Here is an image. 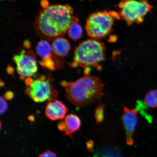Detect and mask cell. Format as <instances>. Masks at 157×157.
<instances>
[{"label":"cell","instance_id":"cell-1","mask_svg":"<svg viewBox=\"0 0 157 157\" xmlns=\"http://www.w3.org/2000/svg\"><path fill=\"white\" fill-rule=\"evenodd\" d=\"M73 13V9L69 5L51 6L43 10L35 20L37 34L50 40L63 36L72 23L78 21Z\"/></svg>","mask_w":157,"mask_h":157},{"label":"cell","instance_id":"cell-2","mask_svg":"<svg viewBox=\"0 0 157 157\" xmlns=\"http://www.w3.org/2000/svg\"><path fill=\"white\" fill-rule=\"evenodd\" d=\"M67 98L77 107L91 105L104 95L105 84L99 77L85 75L75 82L63 81Z\"/></svg>","mask_w":157,"mask_h":157},{"label":"cell","instance_id":"cell-3","mask_svg":"<svg viewBox=\"0 0 157 157\" xmlns=\"http://www.w3.org/2000/svg\"><path fill=\"white\" fill-rule=\"evenodd\" d=\"M106 48L103 43L95 39L84 41L76 48L73 61L69 65L73 68L93 66L99 70V64L105 60Z\"/></svg>","mask_w":157,"mask_h":157},{"label":"cell","instance_id":"cell-4","mask_svg":"<svg viewBox=\"0 0 157 157\" xmlns=\"http://www.w3.org/2000/svg\"><path fill=\"white\" fill-rule=\"evenodd\" d=\"M53 79L50 74L41 75L33 79L30 85L26 86L25 93L35 102L54 101L58 93L54 88Z\"/></svg>","mask_w":157,"mask_h":157},{"label":"cell","instance_id":"cell-5","mask_svg":"<svg viewBox=\"0 0 157 157\" xmlns=\"http://www.w3.org/2000/svg\"><path fill=\"white\" fill-rule=\"evenodd\" d=\"M113 19L109 11L92 13L88 17L86 25L88 36L96 40L109 34L113 31Z\"/></svg>","mask_w":157,"mask_h":157},{"label":"cell","instance_id":"cell-6","mask_svg":"<svg viewBox=\"0 0 157 157\" xmlns=\"http://www.w3.org/2000/svg\"><path fill=\"white\" fill-rule=\"evenodd\" d=\"M121 9L119 12L121 17L126 21L130 26L133 22L137 24L143 23V17L151 11L153 8L149 3L148 0H135L121 2L119 4Z\"/></svg>","mask_w":157,"mask_h":157},{"label":"cell","instance_id":"cell-7","mask_svg":"<svg viewBox=\"0 0 157 157\" xmlns=\"http://www.w3.org/2000/svg\"><path fill=\"white\" fill-rule=\"evenodd\" d=\"M13 60L21 80L34 75L38 70L36 56L32 50H21L14 55Z\"/></svg>","mask_w":157,"mask_h":157},{"label":"cell","instance_id":"cell-8","mask_svg":"<svg viewBox=\"0 0 157 157\" xmlns=\"http://www.w3.org/2000/svg\"><path fill=\"white\" fill-rule=\"evenodd\" d=\"M123 111L121 120L125 130L126 143L128 146H131L134 144L133 135L138 122L137 111L126 107H124Z\"/></svg>","mask_w":157,"mask_h":157},{"label":"cell","instance_id":"cell-9","mask_svg":"<svg viewBox=\"0 0 157 157\" xmlns=\"http://www.w3.org/2000/svg\"><path fill=\"white\" fill-rule=\"evenodd\" d=\"M68 109L61 101L56 100L49 102L45 109V115L52 121L62 120L65 117Z\"/></svg>","mask_w":157,"mask_h":157},{"label":"cell","instance_id":"cell-10","mask_svg":"<svg viewBox=\"0 0 157 157\" xmlns=\"http://www.w3.org/2000/svg\"><path fill=\"white\" fill-rule=\"evenodd\" d=\"M64 121L67 125L65 133L66 136L72 137V134L80 128L81 126V119L77 115L71 113L65 117Z\"/></svg>","mask_w":157,"mask_h":157},{"label":"cell","instance_id":"cell-11","mask_svg":"<svg viewBox=\"0 0 157 157\" xmlns=\"http://www.w3.org/2000/svg\"><path fill=\"white\" fill-rule=\"evenodd\" d=\"M52 48L53 51L56 56L63 57L67 56L70 52L71 46L67 39L59 37L54 39Z\"/></svg>","mask_w":157,"mask_h":157},{"label":"cell","instance_id":"cell-12","mask_svg":"<svg viewBox=\"0 0 157 157\" xmlns=\"http://www.w3.org/2000/svg\"><path fill=\"white\" fill-rule=\"evenodd\" d=\"M57 56L52 55L49 57L42 58L39 62V64L43 67L51 71L56 70L60 68L63 63L59 58V56Z\"/></svg>","mask_w":157,"mask_h":157},{"label":"cell","instance_id":"cell-13","mask_svg":"<svg viewBox=\"0 0 157 157\" xmlns=\"http://www.w3.org/2000/svg\"><path fill=\"white\" fill-rule=\"evenodd\" d=\"M36 50L37 54L42 58L49 57L52 55V48L46 40L39 41L37 45Z\"/></svg>","mask_w":157,"mask_h":157},{"label":"cell","instance_id":"cell-14","mask_svg":"<svg viewBox=\"0 0 157 157\" xmlns=\"http://www.w3.org/2000/svg\"><path fill=\"white\" fill-rule=\"evenodd\" d=\"M78 22L72 23L67 30L68 36L74 41L77 40L81 38L83 34V29Z\"/></svg>","mask_w":157,"mask_h":157},{"label":"cell","instance_id":"cell-15","mask_svg":"<svg viewBox=\"0 0 157 157\" xmlns=\"http://www.w3.org/2000/svg\"><path fill=\"white\" fill-rule=\"evenodd\" d=\"M146 105L150 108H157V90L149 91L144 98Z\"/></svg>","mask_w":157,"mask_h":157},{"label":"cell","instance_id":"cell-16","mask_svg":"<svg viewBox=\"0 0 157 157\" xmlns=\"http://www.w3.org/2000/svg\"><path fill=\"white\" fill-rule=\"evenodd\" d=\"M105 107V105L104 104H101L96 108L95 112V117L96 122L98 124L101 123L104 121Z\"/></svg>","mask_w":157,"mask_h":157},{"label":"cell","instance_id":"cell-17","mask_svg":"<svg viewBox=\"0 0 157 157\" xmlns=\"http://www.w3.org/2000/svg\"><path fill=\"white\" fill-rule=\"evenodd\" d=\"M8 109V105L7 102L5 101L4 98L1 97V109L0 113L1 115L4 113Z\"/></svg>","mask_w":157,"mask_h":157},{"label":"cell","instance_id":"cell-18","mask_svg":"<svg viewBox=\"0 0 157 157\" xmlns=\"http://www.w3.org/2000/svg\"><path fill=\"white\" fill-rule=\"evenodd\" d=\"M38 157H57L56 153L50 150L45 151L38 155Z\"/></svg>","mask_w":157,"mask_h":157},{"label":"cell","instance_id":"cell-19","mask_svg":"<svg viewBox=\"0 0 157 157\" xmlns=\"http://www.w3.org/2000/svg\"><path fill=\"white\" fill-rule=\"evenodd\" d=\"M102 157H120L117 152L113 151H106L104 152Z\"/></svg>","mask_w":157,"mask_h":157},{"label":"cell","instance_id":"cell-20","mask_svg":"<svg viewBox=\"0 0 157 157\" xmlns=\"http://www.w3.org/2000/svg\"><path fill=\"white\" fill-rule=\"evenodd\" d=\"M86 147L88 151L90 152H93L94 151V142L93 140H90L86 143Z\"/></svg>","mask_w":157,"mask_h":157},{"label":"cell","instance_id":"cell-21","mask_svg":"<svg viewBox=\"0 0 157 157\" xmlns=\"http://www.w3.org/2000/svg\"><path fill=\"white\" fill-rule=\"evenodd\" d=\"M14 94H13L12 91H7L4 95V98L7 101H10L13 99V98L14 97Z\"/></svg>","mask_w":157,"mask_h":157},{"label":"cell","instance_id":"cell-22","mask_svg":"<svg viewBox=\"0 0 157 157\" xmlns=\"http://www.w3.org/2000/svg\"><path fill=\"white\" fill-rule=\"evenodd\" d=\"M58 128L61 131H65L67 129V125L65 121H61L58 123Z\"/></svg>","mask_w":157,"mask_h":157},{"label":"cell","instance_id":"cell-23","mask_svg":"<svg viewBox=\"0 0 157 157\" xmlns=\"http://www.w3.org/2000/svg\"><path fill=\"white\" fill-rule=\"evenodd\" d=\"M40 5L44 9L48 8L49 7V3L48 0H41Z\"/></svg>","mask_w":157,"mask_h":157},{"label":"cell","instance_id":"cell-24","mask_svg":"<svg viewBox=\"0 0 157 157\" xmlns=\"http://www.w3.org/2000/svg\"><path fill=\"white\" fill-rule=\"evenodd\" d=\"M7 73L10 75L13 76V73L14 71V68L10 65H9L6 68Z\"/></svg>","mask_w":157,"mask_h":157},{"label":"cell","instance_id":"cell-25","mask_svg":"<svg viewBox=\"0 0 157 157\" xmlns=\"http://www.w3.org/2000/svg\"><path fill=\"white\" fill-rule=\"evenodd\" d=\"M117 35H111L109 37L108 41L110 43H114L117 41Z\"/></svg>","mask_w":157,"mask_h":157},{"label":"cell","instance_id":"cell-26","mask_svg":"<svg viewBox=\"0 0 157 157\" xmlns=\"http://www.w3.org/2000/svg\"><path fill=\"white\" fill-rule=\"evenodd\" d=\"M23 45L24 48L25 49H27V50H29V49L31 48V43L30 41L28 40H25L24 42H23Z\"/></svg>","mask_w":157,"mask_h":157},{"label":"cell","instance_id":"cell-27","mask_svg":"<svg viewBox=\"0 0 157 157\" xmlns=\"http://www.w3.org/2000/svg\"><path fill=\"white\" fill-rule=\"evenodd\" d=\"M109 13H110V14L112 16L113 18H115L117 19H120V16L119 14L115 12V11H109Z\"/></svg>","mask_w":157,"mask_h":157},{"label":"cell","instance_id":"cell-28","mask_svg":"<svg viewBox=\"0 0 157 157\" xmlns=\"http://www.w3.org/2000/svg\"><path fill=\"white\" fill-rule=\"evenodd\" d=\"M28 119L29 120L31 121V122H34L35 120V117L34 116L32 115L29 116L28 117Z\"/></svg>","mask_w":157,"mask_h":157},{"label":"cell","instance_id":"cell-29","mask_svg":"<svg viewBox=\"0 0 157 157\" xmlns=\"http://www.w3.org/2000/svg\"><path fill=\"white\" fill-rule=\"evenodd\" d=\"M5 85V83H4V82H2L1 80V87H3Z\"/></svg>","mask_w":157,"mask_h":157},{"label":"cell","instance_id":"cell-30","mask_svg":"<svg viewBox=\"0 0 157 157\" xmlns=\"http://www.w3.org/2000/svg\"><path fill=\"white\" fill-rule=\"evenodd\" d=\"M9 1H15V0H9Z\"/></svg>","mask_w":157,"mask_h":157},{"label":"cell","instance_id":"cell-31","mask_svg":"<svg viewBox=\"0 0 157 157\" xmlns=\"http://www.w3.org/2000/svg\"><path fill=\"white\" fill-rule=\"evenodd\" d=\"M123 1H129V0H123Z\"/></svg>","mask_w":157,"mask_h":157}]
</instances>
